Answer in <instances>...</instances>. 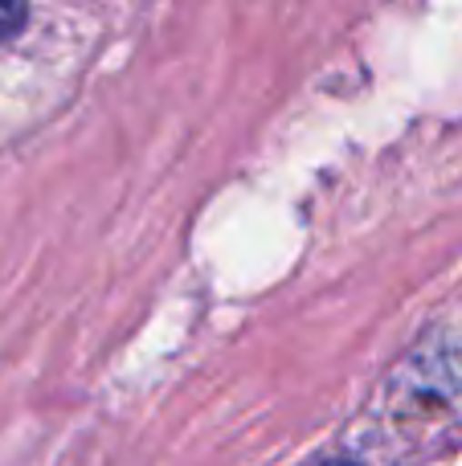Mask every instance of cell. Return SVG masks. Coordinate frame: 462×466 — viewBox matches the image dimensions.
Instances as JSON below:
<instances>
[{
  "instance_id": "cell-1",
  "label": "cell",
  "mask_w": 462,
  "mask_h": 466,
  "mask_svg": "<svg viewBox=\"0 0 462 466\" xmlns=\"http://www.w3.org/2000/svg\"><path fill=\"white\" fill-rule=\"evenodd\" d=\"M324 466H357V462H324Z\"/></svg>"
}]
</instances>
